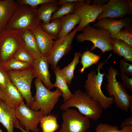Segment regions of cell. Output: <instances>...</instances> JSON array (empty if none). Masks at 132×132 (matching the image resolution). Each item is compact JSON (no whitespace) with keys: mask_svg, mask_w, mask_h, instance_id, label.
Listing matches in <instances>:
<instances>
[{"mask_svg":"<svg viewBox=\"0 0 132 132\" xmlns=\"http://www.w3.org/2000/svg\"><path fill=\"white\" fill-rule=\"evenodd\" d=\"M79 0H59L58 1V4L59 6H61L66 3L76 2Z\"/></svg>","mask_w":132,"mask_h":132,"instance_id":"cell-40","label":"cell"},{"mask_svg":"<svg viewBox=\"0 0 132 132\" xmlns=\"http://www.w3.org/2000/svg\"><path fill=\"white\" fill-rule=\"evenodd\" d=\"M22 34L6 28L0 32V63L11 58L19 48L24 46Z\"/></svg>","mask_w":132,"mask_h":132,"instance_id":"cell-7","label":"cell"},{"mask_svg":"<svg viewBox=\"0 0 132 132\" xmlns=\"http://www.w3.org/2000/svg\"><path fill=\"white\" fill-rule=\"evenodd\" d=\"M122 128V132H132V124L125 125Z\"/></svg>","mask_w":132,"mask_h":132,"instance_id":"cell-39","label":"cell"},{"mask_svg":"<svg viewBox=\"0 0 132 132\" xmlns=\"http://www.w3.org/2000/svg\"><path fill=\"white\" fill-rule=\"evenodd\" d=\"M62 113L63 122L59 132H86L90 127V119L74 109Z\"/></svg>","mask_w":132,"mask_h":132,"instance_id":"cell-9","label":"cell"},{"mask_svg":"<svg viewBox=\"0 0 132 132\" xmlns=\"http://www.w3.org/2000/svg\"><path fill=\"white\" fill-rule=\"evenodd\" d=\"M16 118L19 121L21 127L25 131L39 132L38 123L44 115L41 111H35L28 107L23 101L15 109Z\"/></svg>","mask_w":132,"mask_h":132,"instance_id":"cell-10","label":"cell"},{"mask_svg":"<svg viewBox=\"0 0 132 132\" xmlns=\"http://www.w3.org/2000/svg\"><path fill=\"white\" fill-rule=\"evenodd\" d=\"M109 1V0H95L92 1V3L102 5L107 2Z\"/></svg>","mask_w":132,"mask_h":132,"instance_id":"cell-42","label":"cell"},{"mask_svg":"<svg viewBox=\"0 0 132 132\" xmlns=\"http://www.w3.org/2000/svg\"><path fill=\"white\" fill-rule=\"evenodd\" d=\"M53 70L56 77L55 82L53 84L54 87L58 88L61 91L63 101L64 102H66L72 97L73 94L69 89L67 82L59 66H57Z\"/></svg>","mask_w":132,"mask_h":132,"instance_id":"cell-20","label":"cell"},{"mask_svg":"<svg viewBox=\"0 0 132 132\" xmlns=\"http://www.w3.org/2000/svg\"><path fill=\"white\" fill-rule=\"evenodd\" d=\"M82 53L78 52L74 55L72 61L67 66L61 69V71L65 77L67 84L70 85L74 77V73L76 67L79 62V58Z\"/></svg>","mask_w":132,"mask_h":132,"instance_id":"cell-26","label":"cell"},{"mask_svg":"<svg viewBox=\"0 0 132 132\" xmlns=\"http://www.w3.org/2000/svg\"><path fill=\"white\" fill-rule=\"evenodd\" d=\"M130 124H132V116L125 119L122 122L120 128H122L125 126Z\"/></svg>","mask_w":132,"mask_h":132,"instance_id":"cell-38","label":"cell"},{"mask_svg":"<svg viewBox=\"0 0 132 132\" xmlns=\"http://www.w3.org/2000/svg\"><path fill=\"white\" fill-rule=\"evenodd\" d=\"M47 58L42 55L39 58L34 60L32 69L34 78L40 79L45 87L50 90L54 87L50 78Z\"/></svg>","mask_w":132,"mask_h":132,"instance_id":"cell-14","label":"cell"},{"mask_svg":"<svg viewBox=\"0 0 132 132\" xmlns=\"http://www.w3.org/2000/svg\"><path fill=\"white\" fill-rule=\"evenodd\" d=\"M119 67L120 72L127 76L132 77V65L124 59H121L120 61Z\"/></svg>","mask_w":132,"mask_h":132,"instance_id":"cell-34","label":"cell"},{"mask_svg":"<svg viewBox=\"0 0 132 132\" xmlns=\"http://www.w3.org/2000/svg\"><path fill=\"white\" fill-rule=\"evenodd\" d=\"M10 80L7 72L0 65V88L5 89Z\"/></svg>","mask_w":132,"mask_h":132,"instance_id":"cell-35","label":"cell"},{"mask_svg":"<svg viewBox=\"0 0 132 132\" xmlns=\"http://www.w3.org/2000/svg\"><path fill=\"white\" fill-rule=\"evenodd\" d=\"M60 18L61 29L57 39L63 38L68 35L75 26L80 22L79 17L74 13L66 15Z\"/></svg>","mask_w":132,"mask_h":132,"instance_id":"cell-23","label":"cell"},{"mask_svg":"<svg viewBox=\"0 0 132 132\" xmlns=\"http://www.w3.org/2000/svg\"><path fill=\"white\" fill-rule=\"evenodd\" d=\"M35 37L42 55L47 57L49 55L56 39L42 29L40 25L31 30Z\"/></svg>","mask_w":132,"mask_h":132,"instance_id":"cell-16","label":"cell"},{"mask_svg":"<svg viewBox=\"0 0 132 132\" xmlns=\"http://www.w3.org/2000/svg\"><path fill=\"white\" fill-rule=\"evenodd\" d=\"M16 119L15 109L9 107L5 101L0 99V122L7 132H14V123Z\"/></svg>","mask_w":132,"mask_h":132,"instance_id":"cell-18","label":"cell"},{"mask_svg":"<svg viewBox=\"0 0 132 132\" xmlns=\"http://www.w3.org/2000/svg\"><path fill=\"white\" fill-rule=\"evenodd\" d=\"M132 21V18L129 15L120 19L105 18L93 23V26L107 30L112 38L114 39L119 32L124 27L131 24Z\"/></svg>","mask_w":132,"mask_h":132,"instance_id":"cell-15","label":"cell"},{"mask_svg":"<svg viewBox=\"0 0 132 132\" xmlns=\"http://www.w3.org/2000/svg\"><path fill=\"white\" fill-rule=\"evenodd\" d=\"M54 0H18L17 1L19 4H24L31 7H36L39 5L53 1Z\"/></svg>","mask_w":132,"mask_h":132,"instance_id":"cell-36","label":"cell"},{"mask_svg":"<svg viewBox=\"0 0 132 132\" xmlns=\"http://www.w3.org/2000/svg\"><path fill=\"white\" fill-rule=\"evenodd\" d=\"M40 123L42 132H54L59 126L56 117L52 114L44 115Z\"/></svg>","mask_w":132,"mask_h":132,"instance_id":"cell-27","label":"cell"},{"mask_svg":"<svg viewBox=\"0 0 132 132\" xmlns=\"http://www.w3.org/2000/svg\"><path fill=\"white\" fill-rule=\"evenodd\" d=\"M11 58L18 60L32 65L34 60L24 46L19 48Z\"/></svg>","mask_w":132,"mask_h":132,"instance_id":"cell-31","label":"cell"},{"mask_svg":"<svg viewBox=\"0 0 132 132\" xmlns=\"http://www.w3.org/2000/svg\"><path fill=\"white\" fill-rule=\"evenodd\" d=\"M107 71L106 89L108 93L113 97L114 102L117 108L128 111L132 108V96L128 93L123 84L117 80L116 76L119 74L117 70L111 66Z\"/></svg>","mask_w":132,"mask_h":132,"instance_id":"cell-3","label":"cell"},{"mask_svg":"<svg viewBox=\"0 0 132 132\" xmlns=\"http://www.w3.org/2000/svg\"><path fill=\"white\" fill-rule=\"evenodd\" d=\"M67 2L64 3L59 7L58 9L54 13L51 19V20L62 17L70 13H73L76 2Z\"/></svg>","mask_w":132,"mask_h":132,"instance_id":"cell-30","label":"cell"},{"mask_svg":"<svg viewBox=\"0 0 132 132\" xmlns=\"http://www.w3.org/2000/svg\"><path fill=\"white\" fill-rule=\"evenodd\" d=\"M78 32L76 27L67 35L55 41L51 52L47 57L53 70L57 67L60 59L71 50L73 39Z\"/></svg>","mask_w":132,"mask_h":132,"instance_id":"cell-12","label":"cell"},{"mask_svg":"<svg viewBox=\"0 0 132 132\" xmlns=\"http://www.w3.org/2000/svg\"><path fill=\"white\" fill-rule=\"evenodd\" d=\"M14 127L19 129L22 132H30L26 131L21 127L19 124V121L17 119L14 123Z\"/></svg>","mask_w":132,"mask_h":132,"instance_id":"cell-41","label":"cell"},{"mask_svg":"<svg viewBox=\"0 0 132 132\" xmlns=\"http://www.w3.org/2000/svg\"><path fill=\"white\" fill-rule=\"evenodd\" d=\"M43 30L48 34L55 38H57L61 29L60 18H57L51 20L47 23L41 22L40 24Z\"/></svg>","mask_w":132,"mask_h":132,"instance_id":"cell-28","label":"cell"},{"mask_svg":"<svg viewBox=\"0 0 132 132\" xmlns=\"http://www.w3.org/2000/svg\"><path fill=\"white\" fill-rule=\"evenodd\" d=\"M41 22L36 7L19 4L5 28L16 30L22 33L33 29Z\"/></svg>","mask_w":132,"mask_h":132,"instance_id":"cell-2","label":"cell"},{"mask_svg":"<svg viewBox=\"0 0 132 132\" xmlns=\"http://www.w3.org/2000/svg\"><path fill=\"white\" fill-rule=\"evenodd\" d=\"M0 99L5 101V99L4 97L2 90L0 88Z\"/></svg>","mask_w":132,"mask_h":132,"instance_id":"cell-44","label":"cell"},{"mask_svg":"<svg viewBox=\"0 0 132 132\" xmlns=\"http://www.w3.org/2000/svg\"><path fill=\"white\" fill-rule=\"evenodd\" d=\"M57 0H54L51 2H47L40 5L37 9L39 17L42 23L46 24L50 22L53 14L59 7Z\"/></svg>","mask_w":132,"mask_h":132,"instance_id":"cell-21","label":"cell"},{"mask_svg":"<svg viewBox=\"0 0 132 132\" xmlns=\"http://www.w3.org/2000/svg\"><path fill=\"white\" fill-rule=\"evenodd\" d=\"M24 43V47L31 55L34 59L42 55L34 36L31 30H26L22 34Z\"/></svg>","mask_w":132,"mask_h":132,"instance_id":"cell-22","label":"cell"},{"mask_svg":"<svg viewBox=\"0 0 132 132\" xmlns=\"http://www.w3.org/2000/svg\"><path fill=\"white\" fill-rule=\"evenodd\" d=\"M82 33L77 36L79 42L89 41L93 43L90 50H94L96 48L99 49L102 53L113 50L112 39L109 31L105 29L91 26L89 24L81 30Z\"/></svg>","mask_w":132,"mask_h":132,"instance_id":"cell-5","label":"cell"},{"mask_svg":"<svg viewBox=\"0 0 132 132\" xmlns=\"http://www.w3.org/2000/svg\"></svg>","mask_w":132,"mask_h":132,"instance_id":"cell-46","label":"cell"},{"mask_svg":"<svg viewBox=\"0 0 132 132\" xmlns=\"http://www.w3.org/2000/svg\"><path fill=\"white\" fill-rule=\"evenodd\" d=\"M32 67L23 70L7 71L10 81L25 100L26 105L30 108L34 101L31 91V84L34 78Z\"/></svg>","mask_w":132,"mask_h":132,"instance_id":"cell-8","label":"cell"},{"mask_svg":"<svg viewBox=\"0 0 132 132\" xmlns=\"http://www.w3.org/2000/svg\"><path fill=\"white\" fill-rule=\"evenodd\" d=\"M105 63L101 62L98 66L97 74L94 70L92 71L88 74L84 85L87 93L98 102L104 109L110 107L114 102L113 97H107L105 96L101 88L105 73L104 72L101 73L100 70Z\"/></svg>","mask_w":132,"mask_h":132,"instance_id":"cell-6","label":"cell"},{"mask_svg":"<svg viewBox=\"0 0 132 132\" xmlns=\"http://www.w3.org/2000/svg\"><path fill=\"white\" fill-rule=\"evenodd\" d=\"M0 132H3L0 129Z\"/></svg>","mask_w":132,"mask_h":132,"instance_id":"cell-45","label":"cell"},{"mask_svg":"<svg viewBox=\"0 0 132 132\" xmlns=\"http://www.w3.org/2000/svg\"><path fill=\"white\" fill-rule=\"evenodd\" d=\"M130 9L132 11V0H126Z\"/></svg>","mask_w":132,"mask_h":132,"instance_id":"cell-43","label":"cell"},{"mask_svg":"<svg viewBox=\"0 0 132 132\" xmlns=\"http://www.w3.org/2000/svg\"><path fill=\"white\" fill-rule=\"evenodd\" d=\"M95 132H122L117 125H112L106 123H100L96 127Z\"/></svg>","mask_w":132,"mask_h":132,"instance_id":"cell-33","label":"cell"},{"mask_svg":"<svg viewBox=\"0 0 132 132\" xmlns=\"http://www.w3.org/2000/svg\"><path fill=\"white\" fill-rule=\"evenodd\" d=\"M121 80L123 83L129 90L132 91V77H129L124 73L121 72Z\"/></svg>","mask_w":132,"mask_h":132,"instance_id":"cell-37","label":"cell"},{"mask_svg":"<svg viewBox=\"0 0 132 132\" xmlns=\"http://www.w3.org/2000/svg\"><path fill=\"white\" fill-rule=\"evenodd\" d=\"M6 71L10 70L22 71L32 68L33 65L12 58L10 59L0 63Z\"/></svg>","mask_w":132,"mask_h":132,"instance_id":"cell-25","label":"cell"},{"mask_svg":"<svg viewBox=\"0 0 132 132\" xmlns=\"http://www.w3.org/2000/svg\"><path fill=\"white\" fill-rule=\"evenodd\" d=\"M112 44L113 53L123 57L126 61L132 62V46L122 40L115 38L112 39Z\"/></svg>","mask_w":132,"mask_h":132,"instance_id":"cell-24","label":"cell"},{"mask_svg":"<svg viewBox=\"0 0 132 132\" xmlns=\"http://www.w3.org/2000/svg\"><path fill=\"white\" fill-rule=\"evenodd\" d=\"M102 11L97 19L105 18L120 19L132 14L126 0H110L102 5Z\"/></svg>","mask_w":132,"mask_h":132,"instance_id":"cell-13","label":"cell"},{"mask_svg":"<svg viewBox=\"0 0 132 132\" xmlns=\"http://www.w3.org/2000/svg\"><path fill=\"white\" fill-rule=\"evenodd\" d=\"M122 40L132 46V26L130 24L122 28L118 33L115 38Z\"/></svg>","mask_w":132,"mask_h":132,"instance_id":"cell-32","label":"cell"},{"mask_svg":"<svg viewBox=\"0 0 132 132\" xmlns=\"http://www.w3.org/2000/svg\"><path fill=\"white\" fill-rule=\"evenodd\" d=\"M34 83L36 92L33 97L34 102L30 108L34 111H42L44 115H49L62 96V92L57 88L53 91H50L38 78L36 79Z\"/></svg>","mask_w":132,"mask_h":132,"instance_id":"cell-4","label":"cell"},{"mask_svg":"<svg viewBox=\"0 0 132 132\" xmlns=\"http://www.w3.org/2000/svg\"><path fill=\"white\" fill-rule=\"evenodd\" d=\"M77 108L79 112L89 119L97 121L100 117L103 108L99 102L86 92L78 89L72 97L60 106L61 110L64 111L70 107Z\"/></svg>","mask_w":132,"mask_h":132,"instance_id":"cell-1","label":"cell"},{"mask_svg":"<svg viewBox=\"0 0 132 132\" xmlns=\"http://www.w3.org/2000/svg\"><path fill=\"white\" fill-rule=\"evenodd\" d=\"M19 5L15 0H0V32L5 28Z\"/></svg>","mask_w":132,"mask_h":132,"instance_id":"cell-17","label":"cell"},{"mask_svg":"<svg viewBox=\"0 0 132 132\" xmlns=\"http://www.w3.org/2000/svg\"><path fill=\"white\" fill-rule=\"evenodd\" d=\"M81 57L80 62L82 67L79 70L81 74L86 68L93 65L96 64L101 58L99 55L95 54L89 51L84 52L82 54Z\"/></svg>","mask_w":132,"mask_h":132,"instance_id":"cell-29","label":"cell"},{"mask_svg":"<svg viewBox=\"0 0 132 132\" xmlns=\"http://www.w3.org/2000/svg\"><path fill=\"white\" fill-rule=\"evenodd\" d=\"M1 89L5 99L4 101L10 107L15 109L23 101V97L10 80L6 88Z\"/></svg>","mask_w":132,"mask_h":132,"instance_id":"cell-19","label":"cell"},{"mask_svg":"<svg viewBox=\"0 0 132 132\" xmlns=\"http://www.w3.org/2000/svg\"><path fill=\"white\" fill-rule=\"evenodd\" d=\"M91 0H79L76 2L73 13L79 17L80 22L76 27L78 31H81L85 26L95 22L102 11V6L93 3Z\"/></svg>","mask_w":132,"mask_h":132,"instance_id":"cell-11","label":"cell"}]
</instances>
